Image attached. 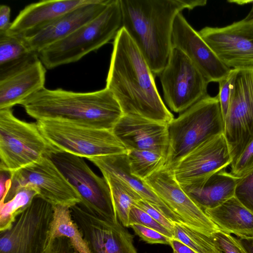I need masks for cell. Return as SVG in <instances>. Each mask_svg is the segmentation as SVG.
I'll return each mask as SVG.
<instances>
[{"label": "cell", "mask_w": 253, "mask_h": 253, "mask_svg": "<svg viewBox=\"0 0 253 253\" xmlns=\"http://www.w3.org/2000/svg\"><path fill=\"white\" fill-rule=\"evenodd\" d=\"M206 0H120L124 28L143 55L154 76L167 65L172 49L177 15L206 5Z\"/></svg>", "instance_id": "7a4b0ae2"}, {"label": "cell", "mask_w": 253, "mask_h": 253, "mask_svg": "<svg viewBox=\"0 0 253 253\" xmlns=\"http://www.w3.org/2000/svg\"><path fill=\"white\" fill-rule=\"evenodd\" d=\"M33 53L23 37L0 32V69L27 58Z\"/></svg>", "instance_id": "f1b7e54d"}, {"label": "cell", "mask_w": 253, "mask_h": 253, "mask_svg": "<svg viewBox=\"0 0 253 253\" xmlns=\"http://www.w3.org/2000/svg\"><path fill=\"white\" fill-rule=\"evenodd\" d=\"M232 159L224 133L205 141L171 169L181 187L195 186L230 166Z\"/></svg>", "instance_id": "2e32d148"}, {"label": "cell", "mask_w": 253, "mask_h": 253, "mask_svg": "<svg viewBox=\"0 0 253 253\" xmlns=\"http://www.w3.org/2000/svg\"><path fill=\"white\" fill-rule=\"evenodd\" d=\"M46 68L37 53L0 69V110L11 108L44 87Z\"/></svg>", "instance_id": "e0dca14e"}, {"label": "cell", "mask_w": 253, "mask_h": 253, "mask_svg": "<svg viewBox=\"0 0 253 253\" xmlns=\"http://www.w3.org/2000/svg\"><path fill=\"white\" fill-rule=\"evenodd\" d=\"M206 239L212 253H246L237 239L220 229L206 235Z\"/></svg>", "instance_id": "f546056e"}, {"label": "cell", "mask_w": 253, "mask_h": 253, "mask_svg": "<svg viewBox=\"0 0 253 253\" xmlns=\"http://www.w3.org/2000/svg\"><path fill=\"white\" fill-rule=\"evenodd\" d=\"M171 43L172 48L180 49L187 56L209 83H218L231 70L189 24L182 12L174 20Z\"/></svg>", "instance_id": "ac0fdd59"}, {"label": "cell", "mask_w": 253, "mask_h": 253, "mask_svg": "<svg viewBox=\"0 0 253 253\" xmlns=\"http://www.w3.org/2000/svg\"><path fill=\"white\" fill-rule=\"evenodd\" d=\"M123 28L120 0H111L96 18L38 54L44 67L52 69L80 60L114 39Z\"/></svg>", "instance_id": "277c9868"}, {"label": "cell", "mask_w": 253, "mask_h": 253, "mask_svg": "<svg viewBox=\"0 0 253 253\" xmlns=\"http://www.w3.org/2000/svg\"><path fill=\"white\" fill-rule=\"evenodd\" d=\"M103 175L109 184L118 219L124 226L128 227L130 209L136 201L142 199L119 179L109 174Z\"/></svg>", "instance_id": "484cf974"}, {"label": "cell", "mask_w": 253, "mask_h": 253, "mask_svg": "<svg viewBox=\"0 0 253 253\" xmlns=\"http://www.w3.org/2000/svg\"><path fill=\"white\" fill-rule=\"evenodd\" d=\"M50 223L46 247L56 238H67L77 253H91L77 224L73 219L70 209L56 206Z\"/></svg>", "instance_id": "d4e9b609"}, {"label": "cell", "mask_w": 253, "mask_h": 253, "mask_svg": "<svg viewBox=\"0 0 253 253\" xmlns=\"http://www.w3.org/2000/svg\"><path fill=\"white\" fill-rule=\"evenodd\" d=\"M37 195L36 189L27 185L20 188L11 200L0 203V233L12 227L16 217L29 207Z\"/></svg>", "instance_id": "4316f807"}, {"label": "cell", "mask_w": 253, "mask_h": 253, "mask_svg": "<svg viewBox=\"0 0 253 253\" xmlns=\"http://www.w3.org/2000/svg\"><path fill=\"white\" fill-rule=\"evenodd\" d=\"M10 186L2 203L11 200L20 188L27 185L35 188L38 196L53 206H62L70 209L82 201L78 192L47 156L10 173Z\"/></svg>", "instance_id": "30bf717a"}, {"label": "cell", "mask_w": 253, "mask_h": 253, "mask_svg": "<svg viewBox=\"0 0 253 253\" xmlns=\"http://www.w3.org/2000/svg\"><path fill=\"white\" fill-rule=\"evenodd\" d=\"M144 181L182 224L207 235L219 230L186 193L175 179L171 169L166 166Z\"/></svg>", "instance_id": "5bb4252c"}, {"label": "cell", "mask_w": 253, "mask_h": 253, "mask_svg": "<svg viewBox=\"0 0 253 253\" xmlns=\"http://www.w3.org/2000/svg\"><path fill=\"white\" fill-rule=\"evenodd\" d=\"M126 155L131 173L143 180L166 165V156L152 151L129 150Z\"/></svg>", "instance_id": "83f0119b"}, {"label": "cell", "mask_w": 253, "mask_h": 253, "mask_svg": "<svg viewBox=\"0 0 253 253\" xmlns=\"http://www.w3.org/2000/svg\"><path fill=\"white\" fill-rule=\"evenodd\" d=\"M93 0H50L32 3L14 19L9 33L24 37L46 26L69 11Z\"/></svg>", "instance_id": "44dd1931"}, {"label": "cell", "mask_w": 253, "mask_h": 253, "mask_svg": "<svg viewBox=\"0 0 253 253\" xmlns=\"http://www.w3.org/2000/svg\"><path fill=\"white\" fill-rule=\"evenodd\" d=\"M204 211L223 232L240 238L253 237V213L235 196Z\"/></svg>", "instance_id": "cb8c5ba5"}, {"label": "cell", "mask_w": 253, "mask_h": 253, "mask_svg": "<svg viewBox=\"0 0 253 253\" xmlns=\"http://www.w3.org/2000/svg\"><path fill=\"white\" fill-rule=\"evenodd\" d=\"M36 120H53L112 130L124 115L121 107L107 88L76 92L45 87L21 104Z\"/></svg>", "instance_id": "3957f363"}, {"label": "cell", "mask_w": 253, "mask_h": 253, "mask_svg": "<svg viewBox=\"0 0 253 253\" xmlns=\"http://www.w3.org/2000/svg\"><path fill=\"white\" fill-rule=\"evenodd\" d=\"M129 227L142 240L148 244L169 245L170 238L154 229L138 224H132Z\"/></svg>", "instance_id": "e575fe53"}, {"label": "cell", "mask_w": 253, "mask_h": 253, "mask_svg": "<svg viewBox=\"0 0 253 253\" xmlns=\"http://www.w3.org/2000/svg\"><path fill=\"white\" fill-rule=\"evenodd\" d=\"M246 253H253V237L237 239Z\"/></svg>", "instance_id": "ab89813d"}, {"label": "cell", "mask_w": 253, "mask_h": 253, "mask_svg": "<svg viewBox=\"0 0 253 253\" xmlns=\"http://www.w3.org/2000/svg\"><path fill=\"white\" fill-rule=\"evenodd\" d=\"M218 58L230 69L253 70V23L244 19L222 27L198 32Z\"/></svg>", "instance_id": "4fadbf2b"}, {"label": "cell", "mask_w": 253, "mask_h": 253, "mask_svg": "<svg viewBox=\"0 0 253 253\" xmlns=\"http://www.w3.org/2000/svg\"><path fill=\"white\" fill-rule=\"evenodd\" d=\"M70 210L91 253H138L133 236L120 221L106 219L81 204L73 206Z\"/></svg>", "instance_id": "9a60e30c"}, {"label": "cell", "mask_w": 253, "mask_h": 253, "mask_svg": "<svg viewBox=\"0 0 253 253\" xmlns=\"http://www.w3.org/2000/svg\"><path fill=\"white\" fill-rule=\"evenodd\" d=\"M127 150H149L167 157L168 125L135 116L124 115L113 129Z\"/></svg>", "instance_id": "ffe728a7"}, {"label": "cell", "mask_w": 253, "mask_h": 253, "mask_svg": "<svg viewBox=\"0 0 253 253\" xmlns=\"http://www.w3.org/2000/svg\"><path fill=\"white\" fill-rule=\"evenodd\" d=\"M111 0H93L78 7L41 28L23 37L30 50L37 54L60 41L98 16Z\"/></svg>", "instance_id": "d6986e66"}, {"label": "cell", "mask_w": 253, "mask_h": 253, "mask_svg": "<svg viewBox=\"0 0 253 253\" xmlns=\"http://www.w3.org/2000/svg\"><path fill=\"white\" fill-rule=\"evenodd\" d=\"M165 166L171 169L205 141L224 133V121L217 95L208 94L168 125Z\"/></svg>", "instance_id": "5b68a950"}, {"label": "cell", "mask_w": 253, "mask_h": 253, "mask_svg": "<svg viewBox=\"0 0 253 253\" xmlns=\"http://www.w3.org/2000/svg\"><path fill=\"white\" fill-rule=\"evenodd\" d=\"M238 178L221 169L203 182L192 186L181 187L202 210L215 208L233 197Z\"/></svg>", "instance_id": "603a6c76"}, {"label": "cell", "mask_w": 253, "mask_h": 253, "mask_svg": "<svg viewBox=\"0 0 253 253\" xmlns=\"http://www.w3.org/2000/svg\"><path fill=\"white\" fill-rule=\"evenodd\" d=\"M133 206L145 211L173 234V222L169 219L158 209L143 199L136 201Z\"/></svg>", "instance_id": "d590c367"}, {"label": "cell", "mask_w": 253, "mask_h": 253, "mask_svg": "<svg viewBox=\"0 0 253 253\" xmlns=\"http://www.w3.org/2000/svg\"><path fill=\"white\" fill-rule=\"evenodd\" d=\"M169 108L182 113L208 94L209 83L180 49L172 47L169 61L159 75Z\"/></svg>", "instance_id": "9c48e42d"}, {"label": "cell", "mask_w": 253, "mask_h": 253, "mask_svg": "<svg viewBox=\"0 0 253 253\" xmlns=\"http://www.w3.org/2000/svg\"><path fill=\"white\" fill-rule=\"evenodd\" d=\"M138 224L154 229L169 238H172L173 234L150 215L140 208L133 206L129 215V226Z\"/></svg>", "instance_id": "1f68e13d"}, {"label": "cell", "mask_w": 253, "mask_h": 253, "mask_svg": "<svg viewBox=\"0 0 253 253\" xmlns=\"http://www.w3.org/2000/svg\"><path fill=\"white\" fill-rule=\"evenodd\" d=\"M230 167V172L238 178L245 176L253 170V140Z\"/></svg>", "instance_id": "d6a6232c"}, {"label": "cell", "mask_w": 253, "mask_h": 253, "mask_svg": "<svg viewBox=\"0 0 253 253\" xmlns=\"http://www.w3.org/2000/svg\"><path fill=\"white\" fill-rule=\"evenodd\" d=\"M53 148L37 122L18 119L11 108L0 110V171L12 173L48 156Z\"/></svg>", "instance_id": "52a82bcc"}, {"label": "cell", "mask_w": 253, "mask_h": 253, "mask_svg": "<svg viewBox=\"0 0 253 253\" xmlns=\"http://www.w3.org/2000/svg\"><path fill=\"white\" fill-rule=\"evenodd\" d=\"M114 40L106 87L124 115L168 125L173 115L164 104L154 75L137 46L124 28Z\"/></svg>", "instance_id": "6da1fadb"}, {"label": "cell", "mask_w": 253, "mask_h": 253, "mask_svg": "<svg viewBox=\"0 0 253 253\" xmlns=\"http://www.w3.org/2000/svg\"><path fill=\"white\" fill-rule=\"evenodd\" d=\"M238 70L231 69L228 74L218 82L219 92L217 95L219 101L224 121L233 93L235 81Z\"/></svg>", "instance_id": "4dcf8cb0"}, {"label": "cell", "mask_w": 253, "mask_h": 253, "mask_svg": "<svg viewBox=\"0 0 253 253\" xmlns=\"http://www.w3.org/2000/svg\"><path fill=\"white\" fill-rule=\"evenodd\" d=\"M251 4L252 5L251 9L248 15L244 19L253 23V0H252Z\"/></svg>", "instance_id": "60d3db41"}, {"label": "cell", "mask_w": 253, "mask_h": 253, "mask_svg": "<svg viewBox=\"0 0 253 253\" xmlns=\"http://www.w3.org/2000/svg\"><path fill=\"white\" fill-rule=\"evenodd\" d=\"M101 171L119 179L136 192L142 199L160 211L173 222H180L178 218L143 180L130 171L126 153L97 157L88 159Z\"/></svg>", "instance_id": "7402d4cb"}, {"label": "cell", "mask_w": 253, "mask_h": 253, "mask_svg": "<svg viewBox=\"0 0 253 253\" xmlns=\"http://www.w3.org/2000/svg\"><path fill=\"white\" fill-rule=\"evenodd\" d=\"M224 135L231 166L253 140V70L238 71L224 120Z\"/></svg>", "instance_id": "7c38bea8"}, {"label": "cell", "mask_w": 253, "mask_h": 253, "mask_svg": "<svg viewBox=\"0 0 253 253\" xmlns=\"http://www.w3.org/2000/svg\"><path fill=\"white\" fill-rule=\"evenodd\" d=\"M10 8L4 4L0 5V32L8 31L11 23L10 21Z\"/></svg>", "instance_id": "74e56055"}, {"label": "cell", "mask_w": 253, "mask_h": 253, "mask_svg": "<svg viewBox=\"0 0 253 253\" xmlns=\"http://www.w3.org/2000/svg\"><path fill=\"white\" fill-rule=\"evenodd\" d=\"M235 196L253 213V170L238 179Z\"/></svg>", "instance_id": "836d02e7"}, {"label": "cell", "mask_w": 253, "mask_h": 253, "mask_svg": "<svg viewBox=\"0 0 253 253\" xmlns=\"http://www.w3.org/2000/svg\"><path fill=\"white\" fill-rule=\"evenodd\" d=\"M44 253H77L69 239L65 237L56 238L46 247Z\"/></svg>", "instance_id": "8d00e7d4"}, {"label": "cell", "mask_w": 253, "mask_h": 253, "mask_svg": "<svg viewBox=\"0 0 253 253\" xmlns=\"http://www.w3.org/2000/svg\"><path fill=\"white\" fill-rule=\"evenodd\" d=\"M47 157L78 192L82 199L80 204L106 219L119 221L107 181L96 175L83 158L54 147Z\"/></svg>", "instance_id": "ba28073f"}, {"label": "cell", "mask_w": 253, "mask_h": 253, "mask_svg": "<svg viewBox=\"0 0 253 253\" xmlns=\"http://www.w3.org/2000/svg\"><path fill=\"white\" fill-rule=\"evenodd\" d=\"M169 245L171 247L173 253H197L180 241L173 238L170 239Z\"/></svg>", "instance_id": "f35d334b"}, {"label": "cell", "mask_w": 253, "mask_h": 253, "mask_svg": "<svg viewBox=\"0 0 253 253\" xmlns=\"http://www.w3.org/2000/svg\"><path fill=\"white\" fill-rule=\"evenodd\" d=\"M36 122L41 133L53 147L82 158L89 159L127 151L111 130L53 120Z\"/></svg>", "instance_id": "8992f818"}, {"label": "cell", "mask_w": 253, "mask_h": 253, "mask_svg": "<svg viewBox=\"0 0 253 253\" xmlns=\"http://www.w3.org/2000/svg\"><path fill=\"white\" fill-rule=\"evenodd\" d=\"M53 214V206L37 195L12 227L0 233V253H44Z\"/></svg>", "instance_id": "8fae6325"}]
</instances>
